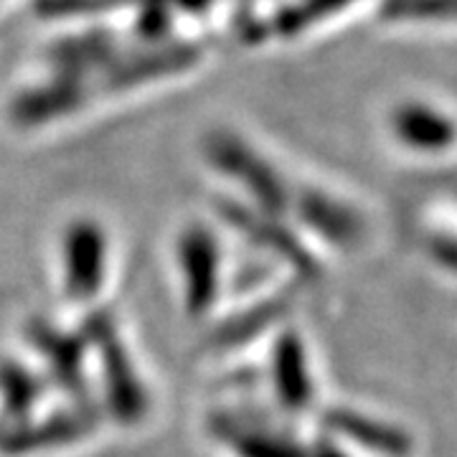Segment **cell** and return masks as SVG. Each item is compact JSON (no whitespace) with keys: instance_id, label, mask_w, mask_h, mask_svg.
Returning a JSON list of instances; mask_svg holds the SVG:
<instances>
[{"instance_id":"1","label":"cell","mask_w":457,"mask_h":457,"mask_svg":"<svg viewBox=\"0 0 457 457\" xmlns=\"http://www.w3.org/2000/svg\"><path fill=\"white\" fill-rule=\"evenodd\" d=\"M209 153L216 163L227 173L237 176L245 186H249L267 206L285 204V188L275 176V170L262 161L257 153H252L237 135H213L209 143Z\"/></svg>"},{"instance_id":"5","label":"cell","mask_w":457,"mask_h":457,"mask_svg":"<svg viewBox=\"0 0 457 457\" xmlns=\"http://www.w3.org/2000/svg\"><path fill=\"white\" fill-rule=\"evenodd\" d=\"M343 429H348L351 435H356L361 442L366 445H374L378 450H389V453H399L407 447V442L402 435H396L392 429L386 427L374 425V422H363V420H356V417H345L341 420Z\"/></svg>"},{"instance_id":"6","label":"cell","mask_w":457,"mask_h":457,"mask_svg":"<svg viewBox=\"0 0 457 457\" xmlns=\"http://www.w3.org/2000/svg\"><path fill=\"white\" fill-rule=\"evenodd\" d=\"M394 13L420 18H457V0H396Z\"/></svg>"},{"instance_id":"3","label":"cell","mask_w":457,"mask_h":457,"mask_svg":"<svg viewBox=\"0 0 457 457\" xmlns=\"http://www.w3.org/2000/svg\"><path fill=\"white\" fill-rule=\"evenodd\" d=\"M97 234V228L82 227L74 231V239H69V279L79 297H84L89 287L95 290L99 282L102 242Z\"/></svg>"},{"instance_id":"4","label":"cell","mask_w":457,"mask_h":457,"mask_svg":"<svg viewBox=\"0 0 457 457\" xmlns=\"http://www.w3.org/2000/svg\"><path fill=\"white\" fill-rule=\"evenodd\" d=\"M279 394L290 407H303L308 402L311 384L305 374V359L297 341H285L279 348Z\"/></svg>"},{"instance_id":"7","label":"cell","mask_w":457,"mask_h":457,"mask_svg":"<svg viewBox=\"0 0 457 457\" xmlns=\"http://www.w3.org/2000/svg\"><path fill=\"white\" fill-rule=\"evenodd\" d=\"M328 457H336V455H328Z\"/></svg>"},{"instance_id":"2","label":"cell","mask_w":457,"mask_h":457,"mask_svg":"<svg viewBox=\"0 0 457 457\" xmlns=\"http://www.w3.org/2000/svg\"><path fill=\"white\" fill-rule=\"evenodd\" d=\"M394 130L411 147L422 150H442L455 140V128L447 117H442L429 107L409 104L394 114Z\"/></svg>"}]
</instances>
